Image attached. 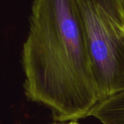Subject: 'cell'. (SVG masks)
Masks as SVG:
<instances>
[{
	"mask_svg": "<svg viewBox=\"0 0 124 124\" xmlns=\"http://www.w3.org/2000/svg\"><path fill=\"white\" fill-rule=\"evenodd\" d=\"M22 62L25 96L54 121L86 118L102 101L76 0H33Z\"/></svg>",
	"mask_w": 124,
	"mask_h": 124,
	"instance_id": "obj_1",
	"label": "cell"
},
{
	"mask_svg": "<svg viewBox=\"0 0 124 124\" xmlns=\"http://www.w3.org/2000/svg\"><path fill=\"white\" fill-rule=\"evenodd\" d=\"M102 101L124 92V0H76Z\"/></svg>",
	"mask_w": 124,
	"mask_h": 124,
	"instance_id": "obj_2",
	"label": "cell"
},
{
	"mask_svg": "<svg viewBox=\"0 0 124 124\" xmlns=\"http://www.w3.org/2000/svg\"><path fill=\"white\" fill-rule=\"evenodd\" d=\"M102 124H124V92L100 102L89 113Z\"/></svg>",
	"mask_w": 124,
	"mask_h": 124,
	"instance_id": "obj_3",
	"label": "cell"
},
{
	"mask_svg": "<svg viewBox=\"0 0 124 124\" xmlns=\"http://www.w3.org/2000/svg\"><path fill=\"white\" fill-rule=\"evenodd\" d=\"M81 124L78 122V121H67V122H60V123H57V124Z\"/></svg>",
	"mask_w": 124,
	"mask_h": 124,
	"instance_id": "obj_4",
	"label": "cell"
}]
</instances>
